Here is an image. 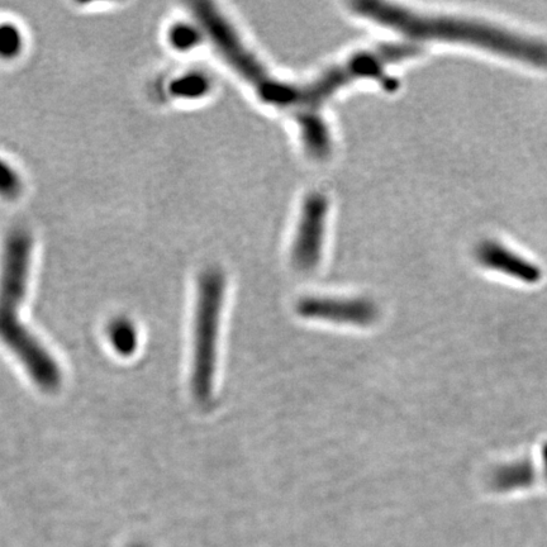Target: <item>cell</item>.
<instances>
[{"instance_id": "cell-11", "label": "cell", "mask_w": 547, "mask_h": 547, "mask_svg": "<svg viewBox=\"0 0 547 547\" xmlns=\"http://www.w3.org/2000/svg\"><path fill=\"white\" fill-rule=\"evenodd\" d=\"M23 46V38L18 28L9 23L0 25V57L9 59L21 52Z\"/></svg>"}, {"instance_id": "cell-5", "label": "cell", "mask_w": 547, "mask_h": 547, "mask_svg": "<svg viewBox=\"0 0 547 547\" xmlns=\"http://www.w3.org/2000/svg\"><path fill=\"white\" fill-rule=\"evenodd\" d=\"M328 202L325 195H308L299 217L297 235L292 250L293 265L301 271L317 268L322 256Z\"/></svg>"}, {"instance_id": "cell-12", "label": "cell", "mask_w": 547, "mask_h": 547, "mask_svg": "<svg viewBox=\"0 0 547 547\" xmlns=\"http://www.w3.org/2000/svg\"><path fill=\"white\" fill-rule=\"evenodd\" d=\"M22 190V180L11 165L0 159V195L7 199L18 197Z\"/></svg>"}, {"instance_id": "cell-2", "label": "cell", "mask_w": 547, "mask_h": 547, "mask_svg": "<svg viewBox=\"0 0 547 547\" xmlns=\"http://www.w3.org/2000/svg\"><path fill=\"white\" fill-rule=\"evenodd\" d=\"M350 6L359 16L417 40L463 42L535 66H547V45L544 42L515 35L485 23L425 16L377 0H356Z\"/></svg>"}, {"instance_id": "cell-1", "label": "cell", "mask_w": 547, "mask_h": 547, "mask_svg": "<svg viewBox=\"0 0 547 547\" xmlns=\"http://www.w3.org/2000/svg\"><path fill=\"white\" fill-rule=\"evenodd\" d=\"M32 239L26 231L9 233L0 258V342L42 392L54 393L63 384V370L22 321L30 279Z\"/></svg>"}, {"instance_id": "cell-9", "label": "cell", "mask_w": 547, "mask_h": 547, "mask_svg": "<svg viewBox=\"0 0 547 547\" xmlns=\"http://www.w3.org/2000/svg\"><path fill=\"white\" fill-rule=\"evenodd\" d=\"M107 339L109 345L123 358H128L136 353L140 344L139 331L135 323L128 318H116L107 327Z\"/></svg>"}, {"instance_id": "cell-14", "label": "cell", "mask_w": 547, "mask_h": 547, "mask_svg": "<svg viewBox=\"0 0 547 547\" xmlns=\"http://www.w3.org/2000/svg\"><path fill=\"white\" fill-rule=\"evenodd\" d=\"M542 461H544V469L547 478V444L542 447Z\"/></svg>"}, {"instance_id": "cell-4", "label": "cell", "mask_w": 547, "mask_h": 547, "mask_svg": "<svg viewBox=\"0 0 547 547\" xmlns=\"http://www.w3.org/2000/svg\"><path fill=\"white\" fill-rule=\"evenodd\" d=\"M420 52V47L398 44L379 47L377 50L361 52L346 63L325 71L316 80L306 85H297V117L316 116L323 104L355 80L380 78L388 66L411 59Z\"/></svg>"}, {"instance_id": "cell-3", "label": "cell", "mask_w": 547, "mask_h": 547, "mask_svg": "<svg viewBox=\"0 0 547 547\" xmlns=\"http://www.w3.org/2000/svg\"><path fill=\"white\" fill-rule=\"evenodd\" d=\"M226 278L218 269L204 270L198 282L192 336V370L190 390L195 401L206 403L212 398L218 366L223 302Z\"/></svg>"}, {"instance_id": "cell-13", "label": "cell", "mask_w": 547, "mask_h": 547, "mask_svg": "<svg viewBox=\"0 0 547 547\" xmlns=\"http://www.w3.org/2000/svg\"><path fill=\"white\" fill-rule=\"evenodd\" d=\"M169 41L175 49L187 51L198 45L199 33L188 25H178L171 28L169 32Z\"/></svg>"}, {"instance_id": "cell-8", "label": "cell", "mask_w": 547, "mask_h": 547, "mask_svg": "<svg viewBox=\"0 0 547 547\" xmlns=\"http://www.w3.org/2000/svg\"><path fill=\"white\" fill-rule=\"evenodd\" d=\"M535 482V469L530 461L502 466L492 475L493 488L498 492H511L529 488Z\"/></svg>"}, {"instance_id": "cell-10", "label": "cell", "mask_w": 547, "mask_h": 547, "mask_svg": "<svg viewBox=\"0 0 547 547\" xmlns=\"http://www.w3.org/2000/svg\"><path fill=\"white\" fill-rule=\"evenodd\" d=\"M211 82L202 73H188L175 79L170 85L171 94L178 98L195 99L207 94Z\"/></svg>"}, {"instance_id": "cell-6", "label": "cell", "mask_w": 547, "mask_h": 547, "mask_svg": "<svg viewBox=\"0 0 547 547\" xmlns=\"http://www.w3.org/2000/svg\"><path fill=\"white\" fill-rule=\"evenodd\" d=\"M298 313L308 320L361 327L371 325L379 316L373 302L358 298H306L298 304Z\"/></svg>"}, {"instance_id": "cell-7", "label": "cell", "mask_w": 547, "mask_h": 547, "mask_svg": "<svg viewBox=\"0 0 547 547\" xmlns=\"http://www.w3.org/2000/svg\"><path fill=\"white\" fill-rule=\"evenodd\" d=\"M478 259L487 268L502 271L525 283L534 284L541 279V270L537 266L496 242L488 241L480 245Z\"/></svg>"}]
</instances>
